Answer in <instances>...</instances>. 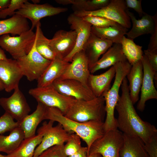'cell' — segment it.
Returning <instances> with one entry per match:
<instances>
[{"label": "cell", "instance_id": "31", "mask_svg": "<svg viewBox=\"0 0 157 157\" xmlns=\"http://www.w3.org/2000/svg\"><path fill=\"white\" fill-rule=\"evenodd\" d=\"M35 44L37 51L45 58L52 61L56 56L50 46V39L44 35L39 22L35 27Z\"/></svg>", "mask_w": 157, "mask_h": 157}, {"label": "cell", "instance_id": "32", "mask_svg": "<svg viewBox=\"0 0 157 157\" xmlns=\"http://www.w3.org/2000/svg\"><path fill=\"white\" fill-rule=\"evenodd\" d=\"M121 44L123 53L129 63L132 66L141 60L143 55L142 46L136 44L133 40L124 36Z\"/></svg>", "mask_w": 157, "mask_h": 157}, {"label": "cell", "instance_id": "4", "mask_svg": "<svg viewBox=\"0 0 157 157\" xmlns=\"http://www.w3.org/2000/svg\"><path fill=\"white\" fill-rule=\"evenodd\" d=\"M64 115L80 122L91 120L104 122L106 115L104 98L102 96L88 100L76 99Z\"/></svg>", "mask_w": 157, "mask_h": 157}, {"label": "cell", "instance_id": "19", "mask_svg": "<svg viewBox=\"0 0 157 157\" xmlns=\"http://www.w3.org/2000/svg\"><path fill=\"white\" fill-rule=\"evenodd\" d=\"M113 44L111 41L99 38L91 32L83 49L88 61L89 69Z\"/></svg>", "mask_w": 157, "mask_h": 157}, {"label": "cell", "instance_id": "12", "mask_svg": "<svg viewBox=\"0 0 157 157\" xmlns=\"http://www.w3.org/2000/svg\"><path fill=\"white\" fill-rule=\"evenodd\" d=\"M14 91L10 97L0 98V105L6 112L19 122L28 115L31 109L19 87Z\"/></svg>", "mask_w": 157, "mask_h": 157}, {"label": "cell", "instance_id": "20", "mask_svg": "<svg viewBox=\"0 0 157 157\" xmlns=\"http://www.w3.org/2000/svg\"><path fill=\"white\" fill-rule=\"evenodd\" d=\"M127 13L132 23L131 30L126 34L127 38L133 40L142 35L152 34L155 28L157 13L151 16L144 13L140 19H137L134 14L129 10Z\"/></svg>", "mask_w": 157, "mask_h": 157}, {"label": "cell", "instance_id": "18", "mask_svg": "<svg viewBox=\"0 0 157 157\" xmlns=\"http://www.w3.org/2000/svg\"><path fill=\"white\" fill-rule=\"evenodd\" d=\"M76 38V33L74 30H59L50 39V46L56 56L63 59L73 50Z\"/></svg>", "mask_w": 157, "mask_h": 157}, {"label": "cell", "instance_id": "28", "mask_svg": "<svg viewBox=\"0 0 157 157\" xmlns=\"http://www.w3.org/2000/svg\"><path fill=\"white\" fill-rule=\"evenodd\" d=\"M37 134L24 138L19 147L13 152L6 155L7 157H33L36 147L41 143L43 136L39 129Z\"/></svg>", "mask_w": 157, "mask_h": 157}, {"label": "cell", "instance_id": "47", "mask_svg": "<svg viewBox=\"0 0 157 157\" xmlns=\"http://www.w3.org/2000/svg\"><path fill=\"white\" fill-rule=\"evenodd\" d=\"M32 1L33 3L35 4H38L40 1L39 0H32Z\"/></svg>", "mask_w": 157, "mask_h": 157}, {"label": "cell", "instance_id": "41", "mask_svg": "<svg viewBox=\"0 0 157 157\" xmlns=\"http://www.w3.org/2000/svg\"><path fill=\"white\" fill-rule=\"evenodd\" d=\"M144 147L147 153L148 157H157V137L154 138L149 143L144 144Z\"/></svg>", "mask_w": 157, "mask_h": 157}, {"label": "cell", "instance_id": "27", "mask_svg": "<svg viewBox=\"0 0 157 157\" xmlns=\"http://www.w3.org/2000/svg\"><path fill=\"white\" fill-rule=\"evenodd\" d=\"M30 29L27 19L18 14L0 20V36L8 34L19 35Z\"/></svg>", "mask_w": 157, "mask_h": 157}, {"label": "cell", "instance_id": "44", "mask_svg": "<svg viewBox=\"0 0 157 157\" xmlns=\"http://www.w3.org/2000/svg\"><path fill=\"white\" fill-rule=\"evenodd\" d=\"M10 0H0V13L9 5Z\"/></svg>", "mask_w": 157, "mask_h": 157}, {"label": "cell", "instance_id": "26", "mask_svg": "<svg viewBox=\"0 0 157 157\" xmlns=\"http://www.w3.org/2000/svg\"><path fill=\"white\" fill-rule=\"evenodd\" d=\"M123 135L124 141L119 152L120 157H148L144 144L139 138L123 133Z\"/></svg>", "mask_w": 157, "mask_h": 157}, {"label": "cell", "instance_id": "10", "mask_svg": "<svg viewBox=\"0 0 157 157\" xmlns=\"http://www.w3.org/2000/svg\"><path fill=\"white\" fill-rule=\"evenodd\" d=\"M17 60L23 76L30 81L37 80L51 61L44 58L37 51L35 42L29 53Z\"/></svg>", "mask_w": 157, "mask_h": 157}, {"label": "cell", "instance_id": "6", "mask_svg": "<svg viewBox=\"0 0 157 157\" xmlns=\"http://www.w3.org/2000/svg\"><path fill=\"white\" fill-rule=\"evenodd\" d=\"M35 39V34L31 28L16 36L6 34L0 37V47L17 60L31 51Z\"/></svg>", "mask_w": 157, "mask_h": 157}, {"label": "cell", "instance_id": "22", "mask_svg": "<svg viewBox=\"0 0 157 157\" xmlns=\"http://www.w3.org/2000/svg\"><path fill=\"white\" fill-rule=\"evenodd\" d=\"M69 62L56 56L41 76L37 80V87H43L52 85L63 74Z\"/></svg>", "mask_w": 157, "mask_h": 157}, {"label": "cell", "instance_id": "9", "mask_svg": "<svg viewBox=\"0 0 157 157\" xmlns=\"http://www.w3.org/2000/svg\"><path fill=\"white\" fill-rule=\"evenodd\" d=\"M54 122L49 120L44 122L39 129L44 133L42 140L36 147L33 157H37L42 152L53 146L64 144L69 138L70 134L62 125L58 123L53 126Z\"/></svg>", "mask_w": 157, "mask_h": 157}, {"label": "cell", "instance_id": "36", "mask_svg": "<svg viewBox=\"0 0 157 157\" xmlns=\"http://www.w3.org/2000/svg\"><path fill=\"white\" fill-rule=\"evenodd\" d=\"M19 122L15 121L8 113L5 112L0 117V135L8 131H11L19 126Z\"/></svg>", "mask_w": 157, "mask_h": 157}, {"label": "cell", "instance_id": "33", "mask_svg": "<svg viewBox=\"0 0 157 157\" xmlns=\"http://www.w3.org/2000/svg\"><path fill=\"white\" fill-rule=\"evenodd\" d=\"M110 0H70V4L75 8L74 11H92L101 9L109 3Z\"/></svg>", "mask_w": 157, "mask_h": 157}, {"label": "cell", "instance_id": "1", "mask_svg": "<svg viewBox=\"0 0 157 157\" xmlns=\"http://www.w3.org/2000/svg\"><path fill=\"white\" fill-rule=\"evenodd\" d=\"M122 94L115 107L118 113L117 128L124 134L139 138L144 144L157 137L154 125L143 120L137 113L130 97L128 81L125 77L121 86Z\"/></svg>", "mask_w": 157, "mask_h": 157}, {"label": "cell", "instance_id": "15", "mask_svg": "<svg viewBox=\"0 0 157 157\" xmlns=\"http://www.w3.org/2000/svg\"><path fill=\"white\" fill-rule=\"evenodd\" d=\"M141 60L143 67V78L140 90V97L137 108L139 110L142 112L144 110L147 101L157 99V91L154 84L155 73L144 54Z\"/></svg>", "mask_w": 157, "mask_h": 157}, {"label": "cell", "instance_id": "38", "mask_svg": "<svg viewBox=\"0 0 157 157\" xmlns=\"http://www.w3.org/2000/svg\"><path fill=\"white\" fill-rule=\"evenodd\" d=\"M64 144L51 147L42 152L37 157H67L64 152Z\"/></svg>", "mask_w": 157, "mask_h": 157}, {"label": "cell", "instance_id": "35", "mask_svg": "<svg viewBox=\"0 0 157 157\" xmlns=\"http://www.w3.org/2000/svg\"><path fill=\"white\" fill-rule=\"evenodd\" d=\"M81 17L83 20L90 24L92 26L96 28H103L119 24L113 21L102 17L87 16Z\"/></svg>", "mask_w": 157, "mask_h": 157}, {"label": "cell", "instance_id": "46", "mask_svg": "<svg viewBox=\"0 0 157 157\" xmlns=\"http://www.w3.org/2000/svg\"><path fill=\"white\" fill-rule=\"evenodd\" d=\"M88 157H102V156L99 154H95L89 155Z\"/></svg>", "mask_w": 157, "mask_h": 157}, {"label": "cell", "instance_id": "49", "mask_svg": "<svg viewBox=\"0 0 157 157\" xmlns=\"http://www.w3.org/2000/svg\"><path fill=\"white\" fill-rule=\"evenodd\" d=\"M0 157H7L6 155H4L0 154Z\"/></svg>", "mask_w": 157, "mask_h": 157}, {"label": "cell", "instance_id": "7", "mask_svg": "<svg viewBox=\"0 0 157 157\" xmlns=\"http://www.w3.org/2000/svg\"><path fill=\"white\" fill-rule=\"evenodd\" d=\"M29 94L38 102L48 107L56 108L65 115L76 99L63 95L52 85L43 87L31 88Z\"/></svg>", "mask_w": 157, "mask_h": 157}, {"label": "cell", "instance_id": "42", "mask_svg": "<svg viewBox=\"0 0 157 157\" xmlns=\"http://www.w3.org/2000/svg\"><path fill=\"white\" fill-rule=\"evenodd\" d=\"M150 38L147 50L157 52V17L155 19L154 30Z\"/></svg>", "mask_w": 157, "mask_h": 157}, {"label": "cell", "instance_id": "48", "mask_svg": "<svg viewBox=\"0 0 157 157\" xmlns=\"http://www.w3.org/2000/svg\"><path fill=\"white\" fill-rule=\"evenodd\" d=\"M4 90L3 86L2 84L0 81V91L2 90Z\"/></svg>", "mask_w": 157, "mask_h": 157}, {"label": "cell", "instance_id": "39", "mask_svg": "<svg viewBox=\"0 0 157 157\" xmlns=\"http://www.w3.org/2000/svg\"><path fill=\"white\" fill-rule=\"evenodd\" d=\"M143 53L155 73L154 81L157 86V52H151L147 49L144 50Z\"/></svg>", "mask_w": 157, "mask_h": 157}, {"label": "cell", "instance_id": "21", "mask_svg": "<svg viewBox=\"0 0 157 157\" xmlns=\"http://www.w3.org/2000/svg\"><path fill=\"white\" fill-rule=\"evenodd\" d=\"M115 69L113 66L106 72L98 75L90 74L88 84L89 88L96 97H103L111 87V83L115 76Z\"/></svg>", "mask_w": 157, "mask_h": 157}, {"label": "cell", "instance_id": "8", "mask_svg": "<svg viewBox=\"0 0 157 157\" xmlns=\"http://www.w3.org/2000/svg\"><path fill=\"white\" fill-rule=\"evenodd\" d=\"M123 141V133L117 129L108 131L92 144L88 156L99 154L102 157H120L119 152Z\"/></svg>", "mask_w": 157, "mask_h": 157}, {"label": "cell", "instance_id": "23", "mask_svg": "<svg viewBox=\"0 0 157 157\" xmlns=\"http://www.w3.org/2000/svg\"><path fill=\"white\" fill-rule=\"evenodd\" d=\"M127 61L121 44H113L102 57L89 69L90 74L114 66L117 63Z\"/></svg>", "mask_w": 157, "mask_h": 157}, {"label": "cell", "instance_id": "29", "mask_svg": "<svg viewBox=\"0 0 157 157\" xmlns=\"http://www.w3.org/2000/svg\"><path fill=\"white\" fill-rule=\"evenodd\" d=\"M128 29L119 24L103 28L92 26L91 32L97 37L107 40L113 44H121L123 37L128 32Z\"/></svg>", "mask_w": 157, "mask_h": 157}, {"label": "cell", "instance_id": "45", "mask_svg": "<svg viewBox=\"0 0 157 157\" xmlns=\"http://www.w3.org/2000/svg\"><path fill=\"white\" fill-rule=\"evenodd\" d=\"M7 58L6 55L3 50L0 48V60H5Z\"/></svg>", "mask_w": 157, "mask_h": 157}, {"label": "cell", "instance_id": "17", "mask_svg": "<svg viewBox=\"0 0 157 157\" xmlns=\"http://www.w3.org/2000/svg\"><path fill=\"white\" fill-rule=\"evenodd\" d=\"M23 76L16 60L7 58L0 60V81L6 91L9 92L18 87Z\"/></svg>", "mask_w": 157, "mask_h": 157}, {"label": "cell", "instance_id": "2", "mask_svg": "<svg viewBox=\"0 0 157 157\" xmlns=\"http://www.w3.org/2000/svg\"><path fill=\"white\" fill-rule=\"evenodd\" d=\"M44 119H48L60 124L69 133H74L86 143L89 149L93 143L105 133L104 122L91 120L85 122L74 121L66 117L58 109L46 106Z\"/></svg>", "mask_w": 157, "mask_h": 157}, {"label": "cell", "instance_id": "11", "mask_svg": "<svg viewBox=\"0 0 157 157\" xmlns=\"http://www.w3.org/2000/svg\"><path fill=\"white\" fill-rule=\"evenodd\" d=\"M67 10L66 8L54 7L48 3L35 4L27 0L22 7L15 12V14L29 19L32 23L30 28L33 30L42 18L56 15Z\"/></svg>", "mask_w": 157, "mask_h": 157}, {"label": "cell", "instance_id": "5", "mask_svg": "<svg viewBox=\"0 0 157 157\" xmlns=\"http://www.w3.org/2000/svg\"><path fill=\"white\" fill-rule=\"evenodd\" d=\"M128 10L124 0H110L107 6L99 10L92 11H76L73 13L81 17L93 16L105 17L128 29L131 26V23Z\"/></svg>", "mask_w": 157, "mask_h": 157}, {"label": "cell", "instance_id": "34", "mask_svg": "<svg viewBox=\"0 0 157 157\" xmlns=\"http://www.w3.org/2000/svg\"><path fill=\"white\" fill-rule=\"evenodd\" d=\"M81 138L74 133H70L69 138L64 144V151L65 155L68 156L78 151L82 147Z\"/></svg>", "mask_w": 157, "mask_h": 157}, {"label": "cell", "instance_id": "25", "mask_svg": "<svg viewBox=\"0 0 157 157\" xmlns=\"http://www.w3.org/2000/svg\"><path fill=\"white\" fill-rule=\"evenodd\" d=\"M143 75V67L141 60L131 66L126 76L129 81V96L133 104L139 100V94L142 83Z\"/></svg>", "mask_w": 157, "mask_h": 157}, {"label": "cell", "instance_id": "13", "mask_svg": "<svg viewBox=\"0 0 157 157\" xmlns=\"http://www.w3.org/2000/svg\"><path fill=\"white\" fill-rule=\"evenodd\" d=\"M52 85L61 94L76 100H88L96 97L90 88L75 79L58 78Z\"/></svg>", "mask_w": 157, "mask_h": 157}, {"label": "cell", "instance_id": "3", "mask_svg": "<svg viewBox=\"0 0 157 157\" xmlns=\"http://www.w3.org/2000/svg\"><path fill=\"white\" fill-rule=\"evenodd\" d=\"M115 69L114 83L109 90L103 95L105 101L106 118L104 122L105 132L117 128L114 111L119 99V91L124 78L129 73L131 65L127 61L117 63L113 66Z\"/></svg>", "mask_w": 157, "mask_h": 157}, {"label": "cell", "instance_id": "14", "mask_svg": "<svg viewBox=\"0 0 157 157\" xmlns=\"http://www.w3.org/2000/svg\"><path fill=\"white\" fill-rule=\"evenodd\" d=\"M71 62L58 79H75L80 82L86 87L89 88L88 81L90 73L88 61L83 50L75 54Z\"/></svg>", "mask_w": 157, "mask_h": 157}, {"label": "cell", "instance_id": "37", "mask_svg": "<svg viewBox=\"0 0 157 157\" xmlns=\"http://www.w3.org/2000/svg\"><path fill=\"white\" fill-rule=\"evenodd\" d=\"M27 0H10L8 6L0 13V18L5 19L13 16L15 12L22 8Z\"/></svg>", "mask_w": 157, "mask_h": 157}, {"label": "cell", "instance_id": "40", "mask_svg": "<svg viewBox=\"0 0 157 157\" xmlns=\"http://www.w3.org/2000/svg\"><path fill=\"white\" fill-rule=\"evenodd\" d=\"M126 7L133 9L139 15L140 17H142L144 13L142 6L141 0H125Z\"/></svg>", "mask_w": 157, "mask_h": 157}, {"label": "cell", "instance_id": "24", "mask_svg": "<svg viewBox=\"0 0 157 157\" xmlns=\"http://www.w3.org/2000/svg\"><path fill=\"white\" fill-rule=\"evenodd\" d=\"M46 106L40 102H38L36 108L32 113L27 115L19 122V126L23 130L25 138L35 135L37 126L44 120Z\"/></svg>", "mask_w": 157, "mask_h": 157}, {"label": "cell", "instance_id": "43", "mask_svg": "<svg viewBox=\"0 0 157 157\" xmlns=\"http://www.w3.org/2000/svg\"><path fill=\"white\" fill-rule=\"evenodd\" d=\"M88 151L87 147H82L76 153L67 157H88Z\"/></svg>", "mask_w": 157, "mask_h": 157}, {"label": "cell", "instance_id": "30", "mask_svg": "<svg viewBox=\"0 0 157 157\" xmlns=\"http://www.w3.org/2000/svg\"><path fill=\"white\" fill-rule=\"evenodd\" d=\"M24 132L19 126L10 132L7 136L0 135V152L10 154L14 151L24 139Z\"/></svg>", "mask_w": 157, "mask_h": 157}, {"label": "cell", "instance_id": "16", "mask_svg": "<svg viewBox=\"0 0 157 157\" xmlns=\"http://www.w3.org/2000/svg\"><path fill=\"white\" fill-rule=\"evenodd\" d=\"M67 20L72 30L74 31L76 38L75 46L72 52L63 59L71 62L74 55L83 50L91 33L92 25L73 13L70 15Z\"/></svg>", "mask_w": 157, "mask_h": 157}]
</instances>
